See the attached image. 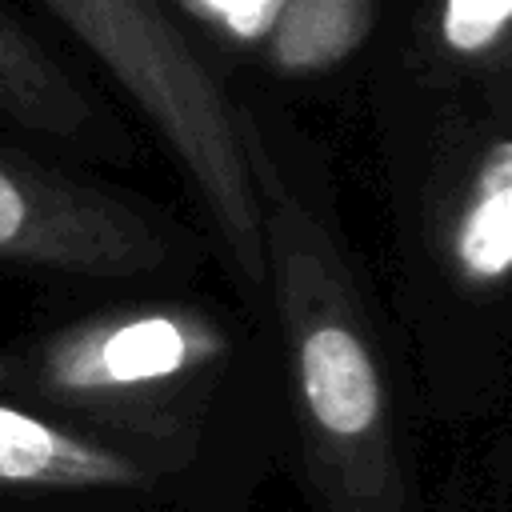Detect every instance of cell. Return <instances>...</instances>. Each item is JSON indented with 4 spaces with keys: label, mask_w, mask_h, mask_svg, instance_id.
<instances>
[{
    "label": "cell",
    "mask_w": 512,
    "mask_h": 512,
    "mask_svg": "<svg viewBox=\"0 0 512 512\" xmlns=\"http://www.w3.org/2000/svg\"><path fill=\"white\" fill-rule=\"evenodd\" d=\"M264 284L284 336L300 412L304 464L324 512H404V464L388 372L344 252L320 216L284 184L252 132Z\"/></svg>",
    "instance_id": "1"
},
{
    "label": "cell",
    "mask_w": 512,
    "mask_h": 512,
    "mask_svg": "<svg viewBox=\"0 0 512 512\" xmlns=\"http://www.w3.org/2000/svg\"><path fill=\"white\" fill-rule=\"evenodd\" d=\"M148 116L196 184L236 272L264 284L260 200L244 112L164 0H32Z\"/></svg>",
    "instance_id": "2"
},
{
    "label": "cell",
    "mask_w": 512,
    "mask_h": 512,
    "mask_svg": "<svg viewBox=\"0 0 512 512\" xmlns=\"http://www.w3.org/2000/svg\"><path fill=\"white\" fill-rule=\"evenodd\" d=\"M0 260L72 276H140L168 260V236L136 204L0 136Z\"/></svg>",
    "instance_id": "3"
},
{
    "label": "cell",
    "mask_w": 512,
    "mask_h": 512,
    "mask_svg": "<svg viewBox=\"0 0 512 512\" xmlns=\"http://www.w3.org/2000/svg\"><path fill=\"white\" fill-rule=\"evenodd\" d=\"M228 332L216 316L176 304L120 308L60 328L32 356L40 392L112 404L184 384L228 356Z\"/></svg>",
    "instance_id": "4"
},
{
    "label": "cell",
    "mask_w": 512,
    "mask_h": 512,
    "mask_svg": "<svg viewBox=\"0 0 512 512\" xmlns=\"http://www.w3.org/2000/svg\"><path fill=\"white\" fill-rule=\"evenodd\" d=\"M0 124L64 148H116L100 100L16 0H0Z\"/></svg>",
    "instance_id": "5"
},
{
    "label": "cell",
    "mask_w": 512,
    "mask_h": 512,
    "mask_svg": "<svg viewBox=\"0 0 512 512\" xmlns=\"http://www.w3.org/2000/svg\"><path fill=\"white\" fill-rule=\"evenodd\" d=\"M148 472L120 448L0 404V488H140Z\"/></svg>",
    "instance_id": "6"
},
{
    "label": "cell",
    "mask_w": 512,
    "mask_h": 512,
    "mask_svg": "<svg viewBox=\"0 0 512 512\" xmlns=\"http://www.w3.org/2000/svg\"><path fill=\"white\" fill-rule=\"evenodd\" d=\"M444 252L468 288H496L512 276V140L492 144L472 168L448 216Z\"/></svg>",
    "instance_id": "7"
},
{
    "label": "cell",
    "mask_w": 512,
    "mask_h": 512,
    "mask_svg": "<svg viewBox=\"0 0 512 512\" xmlns=\"http://www.w3.org/2000/svg\"><path fill=\"white\" fill-rule=\"evenodd\" d=\"M372 24V0H284L264 52L284 72H320L344 60Z\"/></svg>",
    "instance_id": "8"
},
{
    "label": "cell",
    "mask_w": 512,
    "mask_h": 512,
    "mask_svg": "<svg viewBox=\"0 0 512 512\" xmlns=\"http://www.w3.org/2000/svg\"><path fill=\"white\" fill-rule=\"evenodd\" d=\"M512 24V0H444L440 36L460 56L488 52Z\"/></svg>",
    "instance_id": "9"
},
{
    "label": "cell",
    "mask_w": 512,
    "mask_h": 512,
    "mask_svg": "<svg viewBox=\"0 0 512 512\" xmlns=\"http://www.w3.org/2000/svg\"><path fill=\"white\" fill-rule=\"evenodd\" d=\"M196 24L236 44H264L284 0H176Z\"/></svg>",
    "instance_id": "10"
}]
</instances>
